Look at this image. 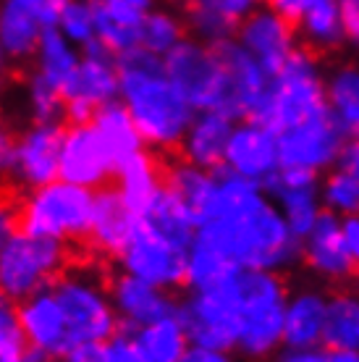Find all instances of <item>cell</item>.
I'll list each match as a JSON object with an SVG mask.
<instances>
[{
    "mask_svg": "<svg viewBox=\"0 0 359 362\" xmlns=\"http://www.w3.org/2000/svg\"><path fill=\"white\" fill-rule=\"evenodd\" d=\"M197 236L218 247L242 271L286 276L302 265V239L294 236L262 184L218 168L213 189L197 208Z\"/></svg>",
    "mask_w": 359,
    "mask_h": 362,
    "instance_id": "6da1fadb",
    "label": "cell"
},
{
    "mask_svg": "<svg viewBox=\"0 0 359 362\" xmlns=\"http://www.w3.org/2000/svg\"><path fill=\"white\" fill-rule=\"evenodd\" d=\"M118 100L131 113L144 145L153 150H179L197 110L165 71L160 55L136 47L118 58Z\"/></svg>",
    "mask_w": 359,
    "mask_h": 362,
    "instance_id": "7a4b0ae2",
    "label": "cell"
},
{
    "mask_svg": "<svg viewBox=\"0 0 359 362\" xmlns=\"http://www.w3.org/2000/svg\"><path fill=\"white\" fill-rule=\"evenodd\" d=\"M325 79L328 71H323L320 55L299 45L286 66L276 76H270L268 90L257 103V108L249 113V121L270 129L273 134L297 127L328 108Z\"/></svg>",
    "mask_w": 359,
    "mask_h": 362,
    "instance_id": "3957f363",
    "label": "cell"
},
{
    "mask_svg": "<svg viewBox=\"0 0 359 362\" xmlns=\"http://www.w3.org/2000/svg\"><path fill=\"white\" fill-rule=\"evenodd\" d=\"M242 299V328L236 352L249 362H265L283 349L288 289L281 273L242 271L236 279Z\"/></svg>",
    "mask_w": 359,
    "mask_h": 362,
    "instance_id": "277c9868",
    "label": "cell"
},
{
    "mask_svg": "<svg viewBox=\"0 0 359 362\" xmlns=\"http://www.w3.org/2000/svg\"><path fill=\"white\" fill-rule=\"evenodd\" d=\"M92 216L95 192L63 179L27 192L21 202V228L29 234L58 239L63 245L87 239Z\"/></svg>",
    "mask_w": 359,
    "mask_h": 362,
    "instance_id": "5b68a950",
    "label": "cell"
},
{
    "mask_svg": "<svg viewBox=\"0 0 359 362\" xmlns=\"http://www.w3.org/2000/svg\"><path fill=\"white\" fill-rule=\"evenodd\" d=\"M53 291L63 308L71 344H105L121 331L110 291L90 271H63L53 281Z\"/></svg>",
    "mask_w": 359,
    "mask_h": 362,
    "instance_id": "8992f818",
    "label": "cell"
},
{
    "mask_svg": "<svg viewBox=\"0 0 359 362\" xmlns=\"http://www.w3.org/2000/svg\"><path fill=\"white\" fill-rule=\"evenodd\" d=\"M66 245L50 236L16 231L0 247V291L13 302H24L37 291L53 286L66 268Z\"/></svg>",
    "mask_w": 359,
    "mask_h": 362,
    "instance_id": "52a82bcc",
    "label": "cell"
},
{
    "mask_svg": "<svg viewBox=\"0 0 359 362\" xmlns=\"http://www.w3.org/2000/svg\"><path fill=\"white\" fill-rule=\"evenodd\" d=\"M163 61H165L168 76L184 92V98L192 103V108L220 110L225 116L236 118L228 74H225L223 61H220L216 47L205 45L194 37H187Z\"/></svg>",
    "mask_w": 359,
    "mask_h": 362,
    "instance_id": "ba28073f",
    "label": "cell"
},
{
    "mask_svg": "<svg viewBox=\"0 0 359 362\" xmlns=\"http://www.w3.org/2000/svg\"><path fill=\"white\" fill-rule=\"evenodd\" d=\"M236 279L218 289L189 291L187 299L179 305V315L187 326L192 344L236 352L242 328V299Z\"/></svg>",
    "mask_w": 359,
    "mask_h": 362,
    "instance_id": "9c48e42d",
    "label": "cell"
},
{
    "mask_svg": "<svg viewBox=\"0 0 359 362\" xmlns=\"http://www.w3.org/2000/svg\"><path fill=\"white\" fill-rule=\"evenodd\" d=\"M187 252L189 247L168 239L139 218L134 234L129 236V242L116 255V260L121 273H129L134 279L171 291L187 286Z\"/></svg>",
    "mask_w": 359,
    "mask_h": 362,
    "instance_id": "30bf717a",
    "label": "cell"
},
{
    "mask_svg": "<svg viewBox=\"0 0 359 362\" xmlns=\"http://www.w3.org/2000/svg\"><path fill=\"white\" fill-rule=\"evenodd\" d=\"M351 132L333 116L331 108L310 116L297 127L278 134L281 165L305 168L312 173H328L339 165L343 150L349 145Z\"/></svg>",
    "mask_w": 359,
    "mask_h": 362,
    "instance_id": "8fae6325",
    "label": "cell"
},
{
    "mask_svg": "<svg viewBox=\"0 0 359 362\" xmlns=\"http://www.w3.org/2000/svg\"><path fill=\"white\" fill-rule=\"evenodd\" d=\"M121 92V74H118V55H113L100 40L81 47V66L73 74L69 87L63 90L66 98V116L71 124L92 121L102 105L118 100Z\"/></svg>",
    "mask_w": 359,
    "mask_h": 362,
    "instance_id": "7c38bea8",
    "label": "cell"
},
{
    "mask_svg": "<svg viewBox=\"0 0 359 362\" xmlns=\"http://www.w3.org/2000/svg\"><path fill=\"white\" fill-rule=\"evenodd\" d=\"M116 171L118 168L110 158L108 147L98 134V129L92 127V121L69 124L63 129L58 179L98 192L116 176Z\"/></svg>",
    "mask_w": 359,
    "mask_h": 362,
    "instance_id": "4fadbf2b",
    "label": "cell"
},
{
    "mask_svg": "<svg viewBox=\"0 0 359 362\" xmlns=\"http://www.w3.org/2000/svg\"><path fill=\"white\" fill-rule=\"evenodd\" d=\"M21 328L27 336L29 362L63 360V354L71 349V334L63 315V308L55 297L53 286L37 291L29 299L18 302Z\"/></svg>",
    "mask_w": 359,
    "mask_h": 362,
    "instance_id": "5bb4252c",
    "label": "cell"
},
{
    "mask_svg": "<svg viewBox=\"0 0 359 362\" xmlns=\"http://www.w3.org/2000/svg\"><path fill=\"white\" fill-rule=\"evenodd\" d=\"M236 40L257 58V64L270 76H276L302 45L297 24L281 16L278 11H273L270 6H260L254 13L242 18L239 29H236Z\"/></svg>",
    "mask_w": 359,
    "mask_h": 362,
    "instance_id": "9a60e30c",
    "label": "cell"
},
{
    "mask_svg": "<svg viewBox=\"0 0 359 362\" xmlns=\"http://www.w3.org/2000/svg\"><path fill=\"white\" fill-rule=\"evenodd\" d=\"M58 11L55 0H0V45L8 61L35 58L42 35L58 21Z\"/></svg>",
    "mask_w": 359,
    "mask_h": 362,
    "instance_id": "2e32d148",
    "label": "cell"
},
{
    "mask_svg": "<svg viewBox=\"0 0 359 362\" xmlns=\"http://www.w3.org/2000/svg\"><path fill=\"white\" fill-rule=\"evenodd\" d=\"M320 179H323L320 173L281 165V171L265 184V192L278 205L281 216L286 218L288 228L299 239H305L325 213L323 197H320Z\"/></svg>",
    "mask_w": 359,
    "mask_h": 362,
    "instance_id": "e0dca14e",
    "label": "cell"
},
{
    "mask_svg": "<svg viewBox=\"0 0 359 362\" xmlns=\"http://www.w3.org/2000/svg\"><path fill=\"white\" fill-rule=\"evenodd\" d=\"M61 142V124H32L24 129L16 139V147H13L11 179L16 181V187L32 192L58 179Z\"/></svg>",
    "mask_w": 359,
    "mask_h": 362,
    "instance_id": "ac0fdd59",
    "label": "cell"
},
{
    "mask_svg": "<svg viewBox=\"0 0 359 362\" xmlns=\"http://www.w3.org/2000/svg\"><path fill=\"white\" fill-rule=\"evenodd\" d=\"M302 265L323 284L343 286L351 284L357 263L343 245L341 218L325 210L314 228L302 239Z\"/></svg>",
    "mask_w": 359,
    "mask_h": 362,
    "instance_id": "d6986e66",
    "label": "cell"
},
{
    "mask_svg": "<svg viewBox=\"0 0 359 362\" xmlns=\"http://www.w3.org/2000/svg\"><path fill=\"white\" fill-rule=\"evenodd\" d=\"M225 168L265 187L281 171L278 134L249 118L239 121L225 150Z\"/></svg>",
    "mask_w": 359,
    "mask_h": 362,
    "instance_id": "ffe728a7",
    "label": "cell"
},
{
    "mask_svg": "<svg viewBox=\"0 0 359 362\" xmlns=\"http://www.w3.org/2000/svg\"><path fill=\"white\" fill-rule=\"evenodd\" d=\"M108 291L118 320H121V328L131 331V334L136 328L155 323V320H160V317L179 310L176 299L171 297L168 289H160L155 284L134 279L129 273H118L116 279H110Z\"/></svg>",
    "mask_w": 359,
    "mask_h": 362,
    "instance_id": "44dd1931",
    "label": "cell"
},
{
    "mask_svg": "<svg viewBox=\"0 0 359 362\" xmlns=\"http://www.w3.org/2000/svg\"><path fill=\"white\" fill-rule=\"evenodd\" d=\"M236 124H239L236 118L225 116L220 110H197L179 145L181 158L207 171L223 168L225 150Z\"/></svg>",
    "mask_w": 359,
    "mask_h": 362,
    "instance_id": "7402d4cb",
    "label": "cell"
},
{
    "mask_svg": "<svg viewBox=\"0 0 359 362\" xmlns=\"http://www.w3.org/2000/svg\"><path fill=\"white\" fill-rule=\"evenodd\" d=\"M98 16V40L113 55H126L139 47V29L155 11V0H92Z\"/></svg>",
    "mask_w": 359,
    "mask_h": 362,
    "instance_id": "603a6c76",
    "label": "cell"
},
{
    "mask_svg": "<svg viewBox=\"0 0 359 362\" xmlns=\"http://www.w3.org/2000/svg\"><path fill=\"white\" fill-rule=\"evenodd\" d=\"M223 69L228 74V84H231V98H234L236 121L249 118V113L257 108L265 90H268L270 74L257 64V58L239 42V40H225L216 47Z\"/></svg>",
    "mask_w": 359,
    "mask_h": 362,
    "instance_id": "cb8c5ba5",
    "label": "cell"
},
{
    "mask_svg": "<svg viewBox=\"0 0 359 362\" xmlns=\"http://www.w3.org/2000/svg\"><path fill=\"white\" fill-rule=\"evenodd\" d=\"M325 315H328V291L320 286H299L288 294L283 346L288 349H312L323 346Z\"/></svg>",
    "mask_w": 359,
    "mask_h": 362,
    "instance_id": "d4e9b609",
    "label": "cell"
},
{
    "mask_svg": "<svg viewBox=\"0 0 359 362\" xmlns=\"http://www.w3.org/2000/svg\"><path fill=\"white\" fill-rule=\"evenodd\" d=\"M136 223L139 218L129 210L116 187H102L95 192V216L87 239L98 252L116 257L129 242V236L134 234Z\"/></svg>",
    "mask_w": 359,
    "mask_h": 362,
    "instance_id": "484cf974",
    "label": "cell"
},
{
    "mask_svg": "<svg viewBox=\"0 0 359 362\" xmlns=\"http://www.w3.org/2000/svg\"><path fill=\"white\" fill-rule=\"evenodd\" d=\"M163 187H165V173L160 171L153 155L144 150L118 165L116 189L136 218H144V213L153 208Z\"/></svg>",
    "mask_w": 359,
    "mask_h": 362,
    "instance_id": "4316f807",
    "label": "cell"
},
{
    "mask_svg": "<svg viewBox=\"0 0 359 362\" xmlns=\"http://www.w3.org/2000/svg\"><path fill=\"white\" fill-rule=\"evenodd\" d=\"M299 42L314 53H336L346 42L339 0H310L297 21Z\"/></svg>",
    "mask_w": 359,
    "mask_h": 362,
    "instance_id": "83f0119b",
    "label": "cell"
},
{
    "mask_svg": "<svg viewBox=\"0 0 359 362\" xmlns=\"http://www.w3.org/2000/svg\"><path fill=\"white\" fill-rule=\"evenodd\" d=\"M92 127L98 129V134L102 136V142L108 147L116 168L144 150L142 134H139L134 118H131V113L126 110V105L121 100H113L108 105H102L92 116Z\"/></svg>",
    "mask_w": 359,
    "mask_h": 362,
    "instance_id": "f1b7e54d",
    "label": "cell"
},
{
    "mask_svg": "<svg viewBox=\"0 0 359 362\" xmlns=\"http://www.w3.org/2000/svg\"><path fill=\"white\" fill-rule=\"evenodd\" d=\"M242 273V268L225 257L218 247L194 236L187 252V289L189 291H207L218 289L228 281H234Z\"/></svg>",
    "mask_w": 359,
    "mask_h": 362,
    "instance_id": "f546056e",
    "label": "cell"
},
{
    "mask_svg": "<svg viewBox=\"0 0 359 362\" xmlns=\"http://www.w3.org/2000/svg\"><path fill=\"white\" fill-rule=\"evenodd\" d=\"M35 71L42 79L55 84L58 90H66L81 66V47L73 45L71 40L61 35L55 27L47 29L35 50Z\"/></svg>",
    "mask_w": 359,
    "mask_h": 362,
    "instance_id": "4dcf8cb0",
    "label": "cell"
},
{
    "mask_svg": "<svg viewBox=\"0 0 359 362\" xmlns=\"http://www.w3.org/2000/svg\"><path fill=\"white\" fill-rule=\"evenodd\" d=\"M142 221H147L160 234H165L168 239H173V242H179L184 247H189L194 242L199 228L194 208L184 197H179L173 189H168V187H163V192L153 202V208L144 213Z\"/></svg>",
    "mask_w": 359,
    "mask_h": 362,
    "instance_id": "1f68e13d",
    "label": "cell"
},
{
    "mask_svg": "<svg viewBox=\"0 0 359 362\" xmlns=\"http://www.w3.org/2000/svg\"><path fill=\"white\" fill-rule=\"evenodd\" d=\"M134 339L153 362H181L184 354L189 352V346H192L179 310L160 317V320H155V323L136 328Z\"/></svg>",
    "mask_w": 359,
    "mask_h": 362,
    "instance_id": "d6a6232c",
    "label": "cell"
},
{
    "mask_svg": "<svg viewBox=\"0 0 359 362\" xmlns=\"http://www.w3.org/2000/svg\"><path fill=\"white\" fill-rule=\"evenodd\" d=\"M323 346L359 349V294L354 289H336L328 294Z\"/></svg>",
    "mask_w": 359,
    "mask_h": 362,
    "instance_id": "836d02e7",
    "label": "cell"
},
{
    "mask_svg": "<svg viewBox=\"0 0 359 362\" xmlns=\"http://www.w3.org/2000/svg\"><path fill=\"white\" fill-rule=\"evenodd\" d=\"M325 92L331 113L354 132L359 127V64L333 66L325 79Z\"/></svg>",
    "mask_w": 359,
    "mask_h": 362,
    "instance_id": "e575fe53",
    "label": "cell"
},
{
    "mask_svg": "<svg viewBox=\"0 0 359 362\" xmlns=\"http://www.w3.org/2000/svg\"><path fill=\"white\" fill-rule=\"evenodd\" d=\"M184 21H187L189 37H194V40L205 42V45H213V47H218L220 42H225V40H234L236 29H239V21H236L218 0L205 3V6L187 8Z\"/></svg>",
    "mask_w": 359,
    "mask_h": 362,
    "instance_id": "d590c367",
    "label": "cell"
},
{
    "mask_svg": "<svg viewBox=\"0 0 359 362\" xmlns=\"http://www.w3.org/2000/svg\"><path fill=\"white\" fill-rule=\"evenodd\" d=\"M187 37H189L187 21L179 13H173L168 8H155L150 11V16L144 18L142 29H139V47L165 58Z\"/></svg>",
    "mask_w": 359,
    "mask_h": 362,
    "instance_id": "8d00e7d4",
    "label": "cell"
},
{
    "mask_svg": "<svg viewBox=\"0 0 359 362\" xmlns=\"http://www.w3.org/2000/svg\"><path fill=\"white\" fill-rule=\"evenodd\" d=\"M323 208L333 216H357L359 213V173L336 165L320 179Z\"/></svg>",
    "mask_w": 359,
    "mask_h": 362,
    "instance_id": "74e56055",
    "label": "cell"
},
{
    "mask_svg": "<svg viewBox=\"0 0 359 362\" xmlns=\"http://www.w3.org/2000/svg\"><path fill=\"white\" fill-rule=\"evenodd\" d=\"M213 179H216V171H207V168H199V165L189 163V160H176L165 168V187L173 189L179 197H184L194 208L205 202V197L213 189Z\"/></svg>",
    "mask_w": 359,
    "mask_h": 362,
    "instance_id": "f35d334b",
    "label": "cell"
},
{
    "mask_svg": "<svg viewBox=\"0 0 359 362\" xmlns=\"http://www.w3.org/2000/svg\"><path fill=\"white\" fill-rule=\"evenodd\" d=\"M24 103H27V113L32 116V124H61V118L66 116L63 90L42 79L37 71L27 79Z\"/></svg>",
    "mask_w": 359,
    "mask_h": 362,
    "instance_id": "ab89813d",
    "label": "cell"
},
{
    "mask_svg": "<svg viewBox=\"0 0 359 362\" xmlns=\"http://www.w3.org/2000/svg\"><path fill=\"white\" fill-rule=\"evenodd\" d=\"M55 29L79 47L95 42L98 40V16H95L92 0H66L58 11Z\"/></svg>",
    "mask_w": 359,
    "mask_h": 362,
    "instance_id": "60d3db41",
    "label": "cell"
},
{
    "mask_svg": "<svg viewBox=\"0 0 359 362\" xmlns=\"http://www.w3.org/2000/svg\"><path fill=\"white\" fill-rule=\"evenodd\" d=\"M6 352H27V336L21 328L18 305L0 291V354Z\"/></svg>",
    "mask_w": 359,
    "mask_h": 362,
    "instance_id": "b9f144b4",
    "label": "cell"
},
{
    "mask_svg": "<svg viewBox=\"0 0 359 362\" xmlns=\"http://www.w3.org/2000/svg\"><path fill=\"white\" fill-rule=\"evenodd\" d=\"M102 362H153L142 352V346L136 344L131 331H118L113 339L102 344Z\"/></svg>",
    "mask_w": 359,
    "mask_h": 362,
    "instance_id": "7bdbcfd3",
    "label": "cell"
},
{
    "mask_svg": "<svg viewBox=\"0 0 359 362\" xmlns=\"http://www.w3.org/2000/svg\"><path fill=\"white\" fill-rule=\"evenodd\" d=\"M21 231V205L8 194H0V247Z\"/></svg>",
    "mask_w": 359,
    "mask_h": 362,
    "instance_id": "ee69618b",
    "label": "cell"
},
{
    "mask_svg": "<svg viewBox=\"0 0 359 362\" xmlns=\"http://www.w3.org/2000/svg\"><path fill=\"white\" fill-rule=\"evenodd\" d=\"M270 362H328V349L325 346H312V349H288L283 346L278 354H273Z\"/></svg>",
    "mask_w": 359,
    "mask_h": 362,
    "instance_id": "f6af8a7d",
    "label": "cell"
},
{
    "mask_svg": "<svg viewBox=\"0 0 359 362\" xmlns=\"http://www.w3.org/2000/svg\"><path fill=\"white\" fill-rule=\"evenodd\" d=\"M346 42L359 45V0H339Z\"/></svg>",
    "mask_w": 359,
    "mask_h": 362,
    "instance_id": "bcb514c9",
    "label": "cell"
},
{
    "mask_svg": "<svg viewBox=\"0 0 359 362\" xmlns=\"http://www.w3.org/2000/svg\"><path fill=\"white\" fill-rule=\"evenodd\" d=\"M181 362H239V360H236L234 352H228V349H210V346L192 344Z\"/></svg>",
    "mask_w": 359,
    "mask_h": 362,
    "instance_id": "7dc6e473",
    "label": "cell"
},
{
    "mask_svg": "<svg viewBox=\"0 0 359 362\" xmlns=\"http://www.w3.org/2000/svg\"><path fill=\"white\" fill-rule=\"evenodd\" d=\"M341 234H343V245H346L349 255L354 257V263L359 265V213L357 216L341 218Z\"/></svg>",
    "mask_w": 359,
    "mask_h": 362,
    "instance_id": "c3c4849f",
    "label": "cell"
},
{
    "mask_svg": "<svg viewBox=\"0 0 359 362\" xmlns=\"http://www.w3.org/2000/svg\"><path fill=\"white\" fill-rule=\"evenodd\" d=\"M13 147H16L13 134L0 124V179L11 176V168H13Z\"/></svg>",
    "mask_w": 359,
    "mask_h": 362,
    "instance_id": "681fc988",
    "label": "cell"
},
{
    "mask_svg": "<svg viewBox=\"0 0 359 362\" xmlns=\"http://www.w3.org/2000/svg\"><path fill=\"white\" fill-rule=\"evenodd\" d=\"M63 362H102V344H76L63 354Z\"/></svg>",
    "mask_w": 359,
    "mask_h": 362,
    "instance_id": "f907efd6",
    "label": "cell"
},
{
    "mask_svg": "<svg viewBox=\"0 0 359 362\" xmlns=\"http://www.w3.org/2000/svg\"><path fill=\"white\" fill-rule=\"evenodd\" d=\"M270 8L278 11L281 16H286L288 21H294L297 24L299 16L305 13V8L310 6V0H265Z\"/></svg>",
    "mask_w": 359,
    "mask_h": 362,
    "instance_id": "816d5d0a",
    "label": "cell"
},
{
    "mask_svg": "<svg viewBox=\"0 0 359 362\" xmlns=\"http://www.w3.org/2000/svg\"><path fill=\"white\" fill-rule=\"evenodd\" d=\"M218 3H220V6H223V8L236 18V21L247 18L249 13H254V11L262 6V0H218Z\"/></svg>",
    "mask_w": 359,
    "mask_h": 362,
    "instance_id": "f5cc1de1",
    "label": "cell"
},
{
    "mask_svg": "<svg viewBox=\"0 0 359 362\" xmlns=\"http://www.w3.org/2000/svg\"><path fill=\"white\" fill-rule=\"evenodd\" d=\"M328 362H359V349H328Z\"/></svg>",
    "mask_w": 359,
    "mask_h": 362,
    "instance_id": "db71d44e",
    "label": "cell"
},
{
    "mask_svg": "<svg viewBox=\"0 0 359 362\" xmlns=\"http://www.w3.org/2000/svg\"><path fill=\"white\" fill-rule=\"evenodd\" d=\"M0 362H29L27 352H6L0 354Z\"/></svg>",
    "mask_w": 359,
    "mask_h": 362,
    "instance_id": "11a10c76",
    "label": "cell"
},
{
    "mask_svg": "<svg viewBox=\"0 0 359 362\" xmlns=\"http://www.w3.org/2000/svg\"><path fill=\"white\" fill-rule=\"evenodd\" d=\"M6 69H8V55H6V50L0 45V82H3V76H6Z\"/></svg>",
    "mask_w": 359,
    "mask_h": 362,
    "instance_id": "9f6ffc18",
    "label": "cell"
},
{
    "mask_svg": "<svg viewBox=\"0 0 359 362\" xmlns=\"http://www.w3.org/2000/svg\"><path fill=\"white\" fill-rule=\"evenodd\" d=\"M184 8H194V6H205V3H213V0H179Z\"/></svg>",
    "mask_w": 359,
    "mask_h": 362,
    "instance_id": "6f0895ef",
    "label": "cell"
},
{
    "mask_svg": "<svg viewBox=\"0 0 359 362\" xmlns=\"http://www.w3.org/2000/svg\"><path fill=\"white\" fill-rule=\"evenodd\" d=\"M351 289L359 294V265H357V271H354V279H351Z\"/></svg>",
    "mask_w": 359,
    "mask_h": 362,
    "instance_id": "680465c9",
    "label": "cell"
},
{
    "mask_svg": "<svg viewBox=\"0 0 359 362\" xmlns=\"http://www.w3.org/2000/svg\"><path fill=\"white\" fill-rule=\"evenodd\" d=\"M55 3H58V6H63V3H66V0H55Z\"/></svg>",
    "mask_w": 359,
    "mask_h": 362,
    "instance_id": "91938a15",
    "label": "cell"
}]
</instances>
